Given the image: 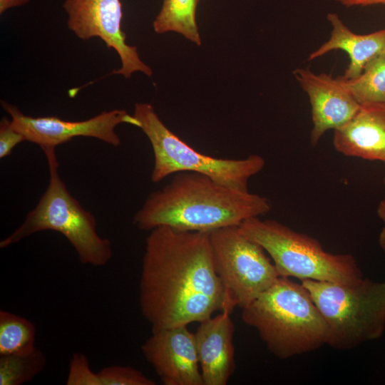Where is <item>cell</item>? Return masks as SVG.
<instances>
[{"label": "cell", "instance_id": "1", "mask_svg": "<svg viewBox=\"0 0 385 385\" xmlns=\"http://www.w3.org/2000/svg\"><path fill=\"white\" fill-rule=\"evenodd\" d=\"M145 241L139 303L152 332L200 322L225 309L209 232L160 226Z\"/></svg>", "mask_w": 385, "mask_h": 385}, {"label": "cell", "instance_id": "2", "mask_svg": "<svg viewBox=\"0 0 385 385\" xmlns=\"http://www.w3.org/2000/svg\"><path fill=\"white\" fill-rule=\"evenodd\" d=\"M270 210L265 197L227 187L202 173L179 172L164 188L147 197L133 222L142 230L166 226L210 232L239 226Z\"/></svg>", "mask_w": 385, "mask_h": 385}, {"label": "cell", "instance_id": "3", "mask_svg": "<svg viewBox=\"0 0 385 385\" xmlns=\"http://www.w3.org/2000/svg\"><path fill=\"white\" fill-rule=\"evenodd\" d=\"M242 309V322L255 329L268 350L281 359L327 343L324 317L304 285L289 277H279Z\"/></svg>", "mask_w": 385, "mask_h": 385}, {"label": "cell", "instance_id": "4", "mask_svg": "<svg viewBox=\"0 0 385 385\" xmlns=\"http://www.w3.org/2000/svg\"><path fill=\"white\" fill-rule=\"evenodd\" d=\"M56 148H43L48 170V187L23 223L0 242L4 249L44 230L62 234L73 246L80 262L94 267L106 265L112 257L111 241L101 237L95 217L69 192L58 173Z\"/></svg>", "mask_w": 385, "mask_h": 385}, {"label": "cell", "instance_id": "5", "mask_svg": "<svg viewBox=\"0 0 385 385\" xmlns=\"http://www.w3.org/2000/svg\"><path fill=\"white\" fill-rule=\"evenodd\" d=\"M329 329L327 344L348 350L381 337L385 329V282L354 284L305 279Z\"/></svg>", "mask_w": 385, "mask_h": 385}, {"label": "cell", "instance_id": "6", "mask_svg": "<svg viewBox=\"0 0 385 385\" xmlns=\"http://www.w3.org/2000/svg\"><path fill=\"white\" fill-rule=\"evenodd\" d=\"M239 227L265 249L280 277L347 284L363 278L353 255L327 252L317 240L276 220L252 217Z\"/></svg>", "mask_w": 385, "mask_h": 385}, {"label": "cell", "instance_id": "7", "mask_svg": "<svg viewBox=\"0 0 385 385\" xmlns=\"http://www.w3.org/2000/svg\"><path fill=\"white\" fill-rule=\"evenodd\" d=\"M133 115L140 128L148 137L154 155L150 175L153 183H159L179 172L204 174L227 187L247 191L250 178L260 172L264 158L252 154L242 159L218 158L200 153L168 128L148 103H137Z\"/></svg>", "mask_w": 385, "mask_h": 385}, {"label": "cell", "instance_id": "8", "mask_svg": "<svg viewBox=\"0 0 385 385\" xmlns=\"http://www.w3.org/2000/svg\"><path fill=\"white\" fill-rule=\"evenodd\" d=\"M216 272L230 312L241 309L271 287L280 277L265 249L248 238L239 226L209 232Z\"/></svg>", "mask_w": 385, "mask_h": 385}, {"label": "cell", "instance_id": "9", "mask_svg": "<svg viewBox=\"0 0 385 385\" xmlns=\"http://www.w3.org/2000/svg\"><path fill=\"white\" fill-rule=\"evenodd\" d=\"M1 103L10 115L14 127L26 141L35 143L41 149L56 148L79 136L94 138L117 147L120 144V139L115 132L118 125L128 123L140 127L139 120L124 110L103 111L87 120L70 121L56 116H29L8 102L1 101Z\"/></svg>", "mask_w": 385, "mask_h": 385}, {"label": "cell", "instance_id": "10", "mask_svg": "<svg viewBox=\"0 0 385 385\" xmlns=\"http://www.w3.org/2000/svg\"><path fill=\"white\" fill-rule=\"evenodd\" d=\"M63 9L68 14V27L77 37L83 40L98 37L108 48H113L119 55L121 66L112 74L130 78L133 73L140 71L152 75V70L140 58L136 47L125 42L120 0H66Z\"/></svg>", "mask_w": 385, "mask_h": 385}, {"label": "cell", "instance_id": "11", "mask_svg": "<svg viewBox=\"0 0 385 385\" xmlns=\"http://www.w3.org/2000/svg\"><path fill=\"white\" fill-rule=\"evenodd\" d=\"M141 351L164 385H204L195 334L188 325L152 332Z\"/></svg>", "mask_w": 385, "mask_h": 385}, {"label": "cell", "instance_id": "12", "mask_svg": "<svg viewBox=\"0 0 385 385\" xmlns=\"http://www.w3.org/2000/svg\"><path fill=\"white\" fill-rule=\"evenodd\" d=\"M293 74L309 99L313 124L310 140L313 145L327 130L344 125L359 109L361 105L349 92L342 76L316 74L302 68H296Z\"/></svg>", "mask_w": 385, "mask_h": 385}, {"label": "cell", "instance_id": "13", "mask_svg": "<svg viewBox=\"0 0 385 385\" xmlns=\"http://www.w3.org/2000/svg\"><path fill=\"white\" fill-rule=\"evenodd\" d=\"M230 313L222 310L199 322L194 333L204 385H226L235 371V326Z\"/></svg>", "mask_w": 385, "mask_h": 385}, {"label": "cell", "instance_id": "14", "mask_svg": "<svg viewBox=\"0 0 385 385\" xmlns=\"http://www.w3.org/2000/svg\"><path fill=\"white\" fill-rule=\"evenodd\" d=\"M333 145L346 156L385 163V103L361 105L347 123L334 130Z\"/></svg>", "mask_w": 385, "mask_h": 385}, {"label": "cell", "instance_id": "15", "mask_svg": "<svg viewBox=\"0 0 385 385\" xmlns=\"http://www.w3.org/2000/svg\"><path fill=\"white\" fill-rule=\"evenodd\" d=\"M332 29L328 41L312 52L307 60L312 61L327 53L342 50L349 58L344 78H354L373 59L385 53V29L368 34H357L351 31L335 13L327 16Z\"/></svg>", "mask_w": 385, "mask_h": 385}, {"label": "cell", "instance_id": "16", "mask_svg": "<svg viewBox=\"0 0 385 385\" xmlns=\"http://www.w3.org/2000/svg\"><path fill=\"white\" fill-rule=\"evenodd\" d=\"M198 2L199 0H163L162 9L153 22L155 31H175L200 45L195 19Z\"/></svg>", "mask_w": 385, "mask_h": 385}, {"label": "cell", "instance_id": "17", "mask_svg": "<svg viewBox=\"0 0 385 385\" xmlns=\"http://www.w3.org/2000/svg\"><path fill=\"white\" fill-rule=\"evenodd\" d=\"M36 328L29 319L0 311V356L26 354L34 351Z\"/></svg>", "mask_w": 385, "mask_h": 385}, {"label": "cell", "instance_id": "18", "mask_svg": "<svg viewBox=\"0 0 385 385\" xmlns=\"http://www.w3.org/2000/svg\"><path fill=\"white\" fill-rule=\"evenodd\" d=\"M342 77L360 105L385 103V53L371 61L357 77Z\"/></svg>", "mask_w": 385, "mask_h": 385}, {"label": "cell", "instance_id": "19", "mask_svg": "<svg viewBox=\"0 0 385 385\" xmlns=\"http://www.w3.org/2000/svg\"><path fill=\"white\" fill-rule=\"evenodd\" d=\"M46 355L37 348L26 354L0 356V385H21L43 371Z\"/></svg>", "mask_w": 385, "mask_h": 385}, {"label": "cell", "instance_id": "20", "mask_svg": "<svg viewBox=\"0 0 385 385\" xmlns=\"http://www.w3.org/2000/svg\"><path fill=\"white\" fill-rule=\"evenodd\" d=\"M101 385H155L138 369L130 366L113 365L106 366L98 372Z\"/></svg>", "mask_w": 385, "mask_h": 385}, {"label": "cell", "instance_id": "21", "mask_svg": "<svg viewBox=\"0 0 385 385\" xmlns=\"http://www.w3.org/2000/svg\"><path fill=\"white\" fill-rule=\"evenodd\" d=\"M67 385H101L98 372L91 368L87 356L82 353L72 354L68 366Z\"/></svg>", "mask_w": 385, "mask_h": 385}, {"label": "cell", "instance_id": "22", "mask_svg": "<svg viewBox=\"0 0 385 385\" xmlns=\"http://www.w3.org/2000/svg\"><path fill=\"white\" fill-rule=\"evenodd\" d=\"M23 141H26L24 135L14 127L11 120L3 117L0 121V158L9 155Z\"/></svg>", "mask_w": 385, "mask_h": 385}, {"label": "cell", "instance_id": "23", "mask_svg": "<svg viewBox=\"0 0 385 385\" xmlns=\"http://www.w3.org/2000/svg\"><path fill=\"white\" fill-rule=\"evenodd\" d=\"M346 7L369 6L373 5L385 6V0H335Z\"/></svg>", "mask_w": 385, "mask_h": 385}, {"label": "cell", "instance_id": "24", "mask_svg": "<svg viewBox=\"0 0 385 385\" xmlns=\"http://www.w3.org/2000/svg\"><path fill=\"white\" fill-rule=\"evenodd\" d=\"M376 212L379 217L384 223V227L379 234V243L381 248L385 252V197L379 203Z\"/></svg>", "mask_w": 385, "mask_h": 385}, {"label": "cell", "instance_id": "25", "mask_svg": "<svg viewBox=\"0 0 385 385\" xmlns=\"http://www.w3.org/2000/svg\"><path fill=\"white\" fill-rule=\"evenodd\" d=\"M29 1V0H0V14H2L11 8L24 5Z\"/></svg>", "mask_w": 385, "mask_h": 385}, {"label": "cell", "instance_id": "26", "mask_svg": "<svg viewBox=\"0 0 385 385\" xmlns=\"http://www.w3.org/2000/svg\"><path fill=\"white\" fill-rule=\"evenodd\" d=\"M383 182H384V184L385 185V177L384 178Z\"/></svg>", "mask_w": 385, "mask_h": 385}]
</instances>
